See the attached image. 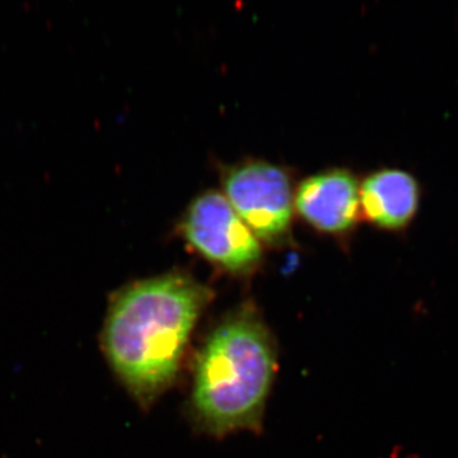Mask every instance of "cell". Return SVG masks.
Masks as SVG:
<instances>
[{"instance_id": "cell-4", "label": "cell", "mask_w": 458, "mask_h": 458, "mask_svg": "<svg viewBox=\"0 0 458 458\" xmlns=\"http://www.w3.org/2000/svg\"><path fill=\"white\" fill-rule=\"evenodd\" d=\"M181 232L195 251L231 273H250L261 260L260 242L221 192L199 195L183 216Z\"/></svg>"}, {"instance_id": "cell-3", "label": "cell", "mask_w": 458, "mask_h": 458, "mask_svg": "<svg viewBox=\"0 0 458 458\" xmlns=\"http://www.w3.org/2000/svg\"><path fill=\"white\" fill-rule=\"evenodd\" d=\"M225 197L258 240H284L293 216L291 179L279 165L252 161L229 168Z\"/></svg>"}, {"instance_id": "cell-1", "label": "cell", "mask_w": 458, "mask_h": 458, "mask_svg": "<svg viewBox=\"0 0 458 458\" xmlns=\"http://www.w3.org/2000/svg\"><path fill=\"white\" fill-rule=\"evenodd\" d=\"M209 300V289L183 274L140 280L114 294L102 349L140 405H150L174 382L190 334Z\"/></svg>"}, {"instance_id": "cell-6", "label": "cell", "mask_w": 458, "mask_h": 458, "mask_svg": "<svg viewBox=\"0 0 458 458\" xmlns=\"http://www.w3.org/2000/svg\"><path fill=\"white\" fill-rule=\"evenodd\" d=\"M420 204V182L411 172L382 168L360 183L361 216L382 231H406L417 218Z\"/></svg>"}, {"instance_id": "cell-7", "label": "cell", "mask_w": 458, "mask_h": 458, "mask_svg": "<svg viewBox=\"0 0 458 458\" xmlns=\"http://www.w3.org/2000/svg\"><path fill=\"white\" fill-rule=\"evenodd\" d=\"M384 458H427L415 448L405 447V445H397L393 448Z\"/></svg>"}, {"instance_id": "cell-5", "label": "cell", "mask_w": 458, "mask_h": 458, "mask_svg": "<svg viewBox=\"0 0 458 458\" xmlns=\"http://www.w3.org/2000/svg\"><path fill=\"white\" fill-rule=\"evenodd\" d=\"M294 205L304 221L319 232L349 233L360 221V181L344 168L319 172L301 182Z\"/></svg>"}, {"instance_id": "cell-2", "label": "cell", "mask_w": 458, "mask_h": 458, "mask_svg": "<svg viewBox=\"0 0 458 458\" xmlns=\"http://www.w3.org/2000/svg\"><path fill=\"white\" fill-rule=\"evenodd\" d=\"M274 370L273 340L260 318L249 309L229 316L199 355L192 394L199 423L216 436L260 426Z\"/></svg>"}]
</instances>
